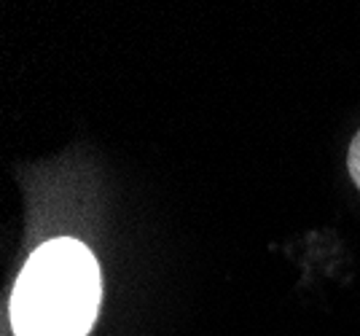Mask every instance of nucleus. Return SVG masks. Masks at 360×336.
<instances>
[{"instance_id":"2","label":"nucleus","mask_w":360,"mask_h":336,"mask_svg":"<svg viewBox=\"0 0 360 336\" xmlns=\"http://www.w3.org/2000/svg\"><path fill=\"white\" fill-rule=\"evenodd\" d=\"M347 164H349V175H352V181H355V186L360 188V132L352 138V143H349Z\"/></svg>"},{"instance_id":"1","label":"nucleus","mask_w":360,"mask_h":336,"mask_svg":"<svg viewBox=\"0 0 360 336\" xmlns=\"http://www.w3.org/2000/svg\"><path fill=\"white\" fill-rule=\"evenodd\" d=\"M103 296L100 266L78 240H51L25 264L11 296L16 336H86Z\"/></svg>"}]
</instances>
